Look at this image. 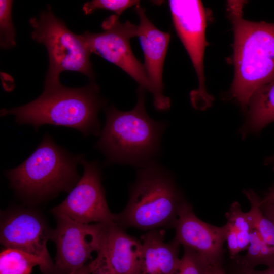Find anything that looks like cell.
<instances>
[{
  "instance_id": "4dcf8cb0",
  "label": "cell",
  "mask_w": 274,
  "mask_h": 274,
  "mask_svg": "<svg viewBox=\"0 0 274 274\" xmlns=\"http://www.w3.org/2000/svg\"><path fill=\"white\" fill-rule=\"evenodd\" d=\"M264 164L267 165L273 166L274 167V154L267 157L265 160Z\"/></svg>"
},
{
  "instance_id": "83f0119b",
  "label": "cell",
  "mask_w": 274,
  "mask_h": 274,
  "mask_svg": "<svg viewBox=\"0 0 274 274\" xmlns=\"http://www.w3.org/2000/svg\"><path fill=\"white\" fill-rule=\"evenodd\" d=\"M260 203L262 204H274V185L269 189L264 197L260 199Z\"/></svg>"
},
{
  "instance_id": "cb8c5ba5",
  "label": "cell",
  "mask_w": 274,
  "mask_h": 274,
  "mask_svg": "<svg viewBox=\"0 0 274 274\" xmlns=\"http://www.w3.org/2000/svg\"><path fill=\"white\" fill-rule=\"evenodd\" d=\"M226 240L227 241L228 249L231 256L233 258L237 256L240 252L237 238V231L230 223L227 222Z\"/></svg>"
},
{
  "instance_id": "d4e9b609",
  "label": "cell",
  "mask_w": 274,
  "mask_h": 274,
  "mask_svg": "<svg viewBox=\"0 0 274 274\" xmlns=\"http://www.w3.org/2000/svg\"><path fill=\"white\" fill-rule=\"evenodd\" d=\"M250 232H237L238 244L240 252L248 248L250 244Z\"/></svg>"
},
{
  "instance_id": "5b68a950",
  "label": "cell",
  "mask_w": 274,
  "mask_h": 274,
  "mask_svg": "<svg viewBox=\"0 0 274 274\" xmlns=\"http://www.w3.org/2000/svg\"><path fill=\"white\" fill-rule=\"evenodd\" d=\"M83 157L72 154L46 133L28 158L5 175L19 196L29 201H42L71 191L81 178L77 166Z\"/></svg>"
},
{
  "instance_id": "3957f363",
  "label": "cell",
  "mask_w": 274,
  "mask_h": 274,
  "mask_svg": "<svg viewBox=\"0 0 274 274\" xmlns=\"http://www.w3.org/2000/svg\"><path fill=\"white\" fill-rule=\"evenodd\" d=\"M243 1L228 2L234 32L235 75L231 92L243 108L274 80V23L243 18Z\"/></svg>"
},
{
  "instance_id": "5bb4252c",
  "label": "cell",
  "mask_w": 274,
  "mask_h": 274,
  "mask_svg": "<svg viewBox=\"0 0 274 274\" xmlns=\"http://www.w3.org/2000/svg\"><path fill=\"white\" fill-rule=\"evenodd\" d=\"M101 249L117 274H138L142 242L128 234L115 222L107 224Z\"/></svg>"
},
{
  "instance_id": "ba28073f",
  "label": "cell",
  "mask_w": 274,
  "mask_h": 274,
  "mask_svg": "<svg viewBox=\"0 0 274 274\" xmlns=\"http://www.w3.org/2000/svg\"><path fill=\"white\" fill-rule=\"evenodd\" d=\"M56 226L50 240L56 247L54 274H68L92 260L101 249L108 223L83 224L60 214H53Z\"/></svg>"
},
{
  "instance_id": "7c38bea8",
  "label": "cell",
  "mask_w": 274,
  "mask_h": 274,
  "mask_svg": "<svg viewBox=\"0 0 274 274\" xmlns=\"http://www.w3.org/2000/svg\"><path fill=\"white\" fill-rule=\"evenodd\" d=\"M140 4L135 9L140 20L137 37L144 53V65L151 86L154 107L157 110L166 111L170 108L171 101L163 94L162 73L170 35L158 29L148 18L145 9Z\"/></svg>"
},
{
  "instance_id": "d6986e66",
  "label": "cell",
  "mask_w": 274,
  "mask_h": 274,
  "mask_svg": "<svg viewBox=\"0 0 274 274\" xmlns=\"http://www.w3.org/2000/svg\"><path fill=\"white\" fill-rule=\"evenodd\" d=\"M13 1H0V46L10 49L16 46V30L12 17Z\"/></svg>"
},
{
  "instance_id": "e0dca14e",
  "label": "cell",
  "mask_w": 274,
  "mask_h": 274,
  "mask_svg": "<svg viewBox=\"0 0 274 274\" xmlns=\"http://www.w3.org/2000/svg\"><path fill=\"white\" fill-rule=\"evenodd\" d=\"M36 266L42 271L43 263L34 255L8 248H3L1 252L0 274H30Z\"/></svg>"
},
{
  "instance_id": "30bf717a",
  "label": "cell",
  "mask_w": 274,
  "mask_h": 274,
  "mask_svg": "<svg viewBox=\"0 0 274 274\" xmlns=\"http://www.w3.org/2000/svg\"><path fill=\"white\" fill-rule=\"evenodd\" d=\"M52 231L43 216L32 209L16 208L1 215V244L40 258L43 274H54V262L47 246Z\"/></svg>"
},
{
  "instance_id": "484cf974",
  "label": "cell",
  "mask_w": 274,
  "mask_h": 274,
  "mask_svg": "<svg viewBox=\"0 0 274 274\" xmlns=\"http://www.w3.org/2000/svg\"><path fill=\"white\" fill-rule=\"evenodd\" d=\"M240 274H274V266L264 270H257L253 268L244 267Z\"/></svg>"
},
{
  "instance_id": "8fae6325",
  "label": "cell",
  "mask_w": 274,
  "mask_h": 274,
  "mask_svg": "<svg viewBox=\"0 0 274 274\" xmlns=\"http://www.w3.org/2000/svg\"><path fill=\"white\" fill-rule=\"evenodd\" d=\"M84 168L80 180L66 198L53 208V214L64 215L83 224L109 223L115 222L116 214L108 205L102 184V174L97 161H81Z\"/></svg>"
},
{
  "instance_id": "44dd1931",
  "label": "cell",
  "mask_w": 274,
  "mask_h": 274,
  "mask_svg": "<svg viewBox=\"0 0 274 274\" xmlns=\"http://www.w3.org/2000/svg\"><path fill=\"white\" fill-rule=\"evenodd\" d=\"M212 266L196 253L184 248L181 264L176 274H209Z\"/></svg>"
},
{
  "instance_id": "603a6c76",
  "label": "cell",
  "mask_w": 274,
  "mask_h": 274,
  "mask_svg": "<svg viewBox=\"0 0 274 274\" xmlns=\"http://www.w3.org/2000/svg\"><path fill=\"white\" fill-rule=\"evenodd\" d=\"M91 274H117L102 250L97 253L96 258L90 262Z\"/></svg>"
},
{
  "instance_id": "ffe728a7",
  "label": "cell",
  "mask_w": 274,
  "mask_h": 274,
  "mask_svg": "<svg viewBox=\"0 0 274 274\" xmlns=\"http://www.w3.org/2000/svg\"><path fill=\"white\" fill-rule=\"evenodd\" d=\"M140 4L136 0H93L85 3L82 9L85 14L89 15L97 9L114 12L119 16L128 8Z\"/></svg>"
},
{
  "instance_id": "4fadbf2b",
  "label": "cell",
  "mask_w": 274,
  "mask_h": 274,
  "mask_svg": "<svg viewBox=\"0 0 274 274\" xmlns=\"http://www.w3.org/2000/svg\"><path fill=\"white\" fill-rule=\"evenodd\" d=\"M174 228V240L180 245L194 252L211 266L220 263L226 241L225 225L219 227L202 221L186 203Z\"/></svg>"
},
{
  "instance_id": "4316f807",
  "label": "cell",
  "mask_w": 274,
  "mask_h": 274,
  "mask_svg": "<svg viewBox=\"0 0 274 274\" xmlns=\"http://www.w3.org/2000/svg\"><path fill=\"white\" fill-rule=\"evenodd\" d=\"M260 206L263 214L274 223V204L260 203Z\"/></svg>"
},
{
  "instance_id": "9a60e30c",
  "label": "cell",
  "mask_w": 274,
  "mask_h": 274,
  "mask_svg": "<svg viewBox=\"0 0 274 274\" xmlns=\"http://www.w3.org/2000/svg\"><path fill=\"white\" fill-rule=\"evenodd\" d=\"M165 230H152L142 236L143 256L138 274H176L181 261L180 245L165 241Z\"/></svg>"
},
{
  "instance_id": "6da1fadb",
  "label": "cell",
  "mask_w": 274,
  "mask_h": 274,
  "mask_svg": "<svg viewBox=\"0 0 274 274\" xmlns=\"http://www.w3.org/2000/svg\"><path fill=\"white\" fill-rule=\"evenodd\" d=\"M106 104L99 87L92 81L81 88L67 87L59 81L44 83L37 98L19 107L2 109L0 115H13L18 124L32 125L36 131L49 124L77 129L84 137L98 136L101 131L98 113Z\"/></svg>"
},
{
  "instance_id": "277c9868",
  "label": "cell",
  "mask_w": 274,
  "mask_h": 274,
  "mask_svg": "<svg viewBox=\"0 0 274 274\" xmlns=\"http://www.w3.org/2000/svg\"><path fill=\"white\" fill-rule=\"evenodd\" d=\"M186 203L172 175L152 161L139 168L128 203L115 222L123 229L147 231L175 227Z\"/></svg>"
},
{
  "instance_id": "ac0fdd59",
  "label": "cell",
  "mask_w": 274,
  "mask_h": 274,
  "mask_svg": "<svg viewBox=\"0 0 274 274\" xmlns=\"http://www.w3.org/2000/svg\"><path fill=\"white\" fill-rule=\"evenodd\" d=\"M249 200V211L253 221L254 229L258 231L264 242L274 248V223L263 213L260 206V199L252 190L244 191Z\"/></svg>"
},
{
  "instance_id": "f546056e",
  "label": "cell",
  "mask_w": 274,
  "mask_h": 274,
  "mask_svg": "<svg viewBox=\"0 0 274 274\" xmlns=\"http://www.w3.org/2000/svg\"><path fill=\"white\" fill-rule=\"evenodd\" d=\"M209 274H226L220 263L212 266Z\"/></svg>"
},
{
  "instance_id": "7a4b0ae2",
  "label": "cell",
  "mask_w": 274,
  "mask_h": 274,
  "mask_svg": "<svg viewBox=\"0 0 274 274\" xmlns=\"http://www.w3.org/2000/svg\"><path fill=\"white\" fill-rule=\"evenodd\" d=\"M145 90L139 87L138 101L131 110L122 111L111 106L95 148L106 157V165H131L140 168L154 161L161 152V140L167 124L147 114Z\"/></svg>"
},
{
  "instance_id": "f1b7e54d",
  "label": "cell",
  "mask_w": 274,
  "mask_h": 274,
  "mask_svg": "<svg viewBox=\"0 0 274 274\" xmlns=\"http://www.w3.org/2000/svg\"><path fill=\"white\" fill-rule=\"evenodd\" d=\"M90 262L87 263L82 268L68 274H91V271Z\"/></svg>"
},
{
  "instance_id": "8992f818",
  "label": "cell",
  "mask_w": 274,
  "mask_h": 274,
  "mask_svg": "<svg viewBox=\"0 0 274 274\" xmlns=\"http://www.w3.org/2000/svg\"><path fill=\"white\" fill-rule=\"evenodd\" d=\"M31 38L44 45L49 58V67L45 83L60 81L61 72H77L87 76L91 81L95 73L90 60L91 54L81 35L71 31L65 23L56 17L49 7L38 18L32 17Z\"/></svg>"
},
{
  "instance_id": "2e32d148",
  "label": "cell",
  "mask_w": 274,
  "mask_h": 274,
  "mask_svg": "<svg viewBox=\"0 0 274 274\" xmlns=\"http://www.w3.org/2000/svg\"><path fill=\"white\" fill-rule=\"evenodd\" d=\"M249 104L247 119L241 129L243 135L259 132L274 122V80L259 89Z\"/></svg>"
},
{
  "instance_id": "9c48e42d",
  "label": "cell",
  "mask_w": 274,
  "mask_h": 274,
  "mask_svg": "<svg viewBox=\"0 0 274 274\" xmlns=\"http://www.w3.org/2000/svg\"><path fill=\"white\" fill-rule=\"evenodd\" d=\"M99 33L85 31L81 35L91 53L117 65L151 93L152 88L145 66L135 57L130 39L137 37L138 25L129 21L122 23L119 16L112 15L102 23Z\"/></svg>"
},
{
  "instance_id": "52a82bcc",
  "label": "cell",
  "mask_w": 274,
  "mask_h": 274,
  "mask_svg": "<svg viewBox=\"0 0 274 274\" xmlns=\"http://www.w3.org/2000/svg\"><path fill=\"white\" fill-rule=\"evenodd\" d=\"M168 4L174 27L197 76L198 88L191 92V101L195 108L203 110L213 101L206 90L204 82L203 59L208 44L206 12L200 1L170 0Z\"/></svg>"
},
{
  "instance_id": "7402d4cb",
  "label": "cell",
  "mask_w": 274,
  "mask_h": 274,
  "mask_svg": "<svg viewBox=\"0 0 274 274\" xmlns=\"http://www.w3.org/2000/svg\"><path fill=\"white\" fill-rule=\"evenodd\" d=\"M227 222L232 225L237 232H251L254 229L252 217L249 211L243 212L239 204L237 202L233 203L229 211L227 213Z\"/></svg>"
}]
</instances>
